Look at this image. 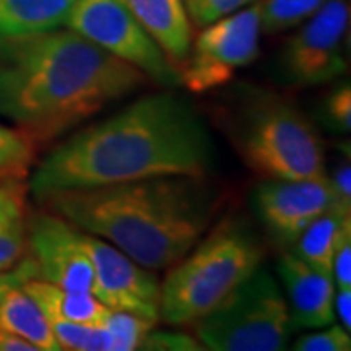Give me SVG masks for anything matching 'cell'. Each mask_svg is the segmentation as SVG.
Instances as JSON below:
<instances>
[{"label":"cell","mask_w":351,"mask_h":351,"mask_svg":"<svg viewBox=\"0 0 351 351\" xmlns=\"http://www.w3.org/2000/svg\"><path fill=\"white\" fill-rule=\"evenodd\" d=\"M100 326L112 336L113 350L133 351L141 350V343H143L145 336L154 328V322L145 320L137 314L108 308Z\"/></svg>","instance_id":"22"},{"label":"cell","mask_w":351,"mask_h":351,"mask_svg":"<svg viewBox=\"0 0 351 351\" xmlns=\"http://www.w3.org/2000/svg\"><path fill=\"white\" fill-rule=\"evenodd\" d=\"M293 350L297 351H350L351 336L346 328L332 322L324 328H316L306 336H301L293 343Z\"/></svg>","instance_id":"25"},{"label":"cell","mask_w":351,"mask_h":351,"mask_svg":"<svg viewBox=\"0 0 351 351\" xmlns=\"http://www.w3.org/2000/svg\"><path fill=\"white\" fill-rule=\"evenodd\" d=\"M287 39L277 69L281 80L295 88L328 84L348 71L346 38L350 32V0H328Z\"/></svg>","instance_id":"9"},{"label":"cell","mask_w":351,"mask_h":351,"mask_svg":"<svg viewBox=\"0 0 351 351\" xmlns=\"http://www.w3.org/2000/svg\"><path fill=\"white\" fill-rule=\"evenodd\" d=\"M84 246L94 267L92 295L112 311L137 314L156 324L160 283L152 269L138 265L119 248L94 234L84 232Z\"/></svg>","instance_id":"11"},{"label":"cell","mask_w":351,"mask_h":351,"mask_svg":"<svg viewBox=\"0 0 351 351\" xmlns=\"http://www.w3.org/2000/svg\"><path fill=\"white\" fill-rule=\"evenodd\" d=\"M332 279L336 289H351V237L343 240L332 262Z\"/></svg>","instance_id":"30"},{"label":"cell","mask_w":351,"mask_h":351,"mask_svg":"<svg viewBox=\"0 0 351 351\" xmlns=\"http://www.w3.org/2000/svg\"><path fill=\"white\" fill-rule=\"evenodd\" d=\"M322 119L330 129L338 133H350L351 129V86L350 80L339 82L322 101Z\"/></svg>","instance_id":"24"},{"label":"cell","mask_w":351,"mask_h":351,"mask_svg":"<svg viewBox=\"0 0 351 351\" xmlns=\"http://www.w3.org/2000/svg\"><path fill=\"white\" fill-rule=\"evenodd\" d=\"M53 336L64 351H115L112 336L100 324L49 320Z\"/></svg>","instance_id":"21"},{"label":"cell","mask_w":351,"mask_h":351,"mask_svg":"<svg viewBox=\"0 0 351 351\" xmlns=\"http://www.w3.org/2000/svg\"><path fill=\"white\" fill-rule=\"evenodd\" d=\"M260 38L258 0L239 12L203 25L180 69V84L191 94L225 86L258 59Z\"/></svg>","instance_id":"8"},{"label":"cell","mask_w":351,"mask_h":351,"mask_svg":"<svg viewBox=\"0 0 351 351\" xmlns=\"http://www.w3.org/2000/svg\"><path fill=\"white\" fill-rule=\"evenodd\" d=\"M64 27L138 69L158 86H180V71L121 0H76Z\"/></svg>","instance_id":"7"},{"label":"cell","mask_w":351,"mask_h":351,"mask_svg":"<svg viewBox=\"0 0 351 351\" xmlns=\"http://www.w3.org/2000/svg\"><path fill=\"white\" fill-rule=\"evenodd\" d=\"M34 156V145L18 131L0 125V176L24 178Z\"/></svg>","instance_id":"23"},{"label":"cell","mask_w":351,"mask_h":351,"mask_svg":"<svg viewBox=\"0 0 351 351\" xmlns=\"http://www.w3.org/2000/svg\"><path fill=\"white\" fill-rule=\"evenodd\" d=\"M328 0H258L262 34L276 36L293 29L314 12H318Z\"/></svg>","instance_id":"20"},{"label":"cell","mask_w":351,"mask_h":351,"mask_svg":"<svg viewBox=\"0 0 351 351\" xmlns=\"http://www.w3.org/2000/svg\"><path fill=\"white\" fill-rule=\"evenodd\" d=\"M147 76L69 27L0 38V115L32 145L61 137Z\"/></svg>","instance_id":"2"},{"label":"cell","mask_w":351,"mask_h":351,"mask_svg":"<svg viewBox=\"0 0 351 351\" xmlns=\"http://www.w3.org/2000/svg\"><path fill=\"white\" fill-rule=\"evenodd\" d=\"M348 237H351V211L332 207L302 230L291 250L308 265L332 274L336 250Z\"/></svg>","instance_id":"16"},{"label":"cell","mask_w":351,"mask_h":351,"mask_svg":"<svg viewBox=\"0 0 351 351\" xmlns=\"http://www.w3.org/2000/svg\"><path fill=\"white\" fill-rule=\"evenodd\" d=\"M334 316H336L338 324L351 332V289H336Z\"/></svg>","instance_id":"31"},{"label":"cell","mask_w":351,"mask_h":351,"mask_svg":"<svg viewBox=\"0 0 351 351\" xmlns=\"http://www.w3.org/2000/svg\"><path fill=\"white\" fill-rule=\"evenodd\" d=\"M24 285V283H22ZM22 285L10 289L0 301V326L34 343L38 351H61L49 318Z\"/></svg>","instance_id":"19"},{"label":"cell","mask_w":351,"mask_h":351,"mask_svg":"<svg viewBox=\"0 0 351 351\" xmlns=\"http://www.w3.org/2000/svg\"><path fill=\"white\" fill-rule=\"evenodd\" d=\"M27 191L22 178L0 180V271L14 267L27 250Z\"/></svg>","instance_id":"15"},{"label":"cell","mask_w":351,"mask_h":351,"mask_svg":"<svg viewBox=\"0 0 351 351\" xmlns=\"http://www.w3.org/2000/svg\"><path fill=\"white\" fill-rule=\"evenodd\" d=\"M193 326L213 351L285 350L295 330L285 295L262 265Z\"/></svg>","instance_id":"6"},{"label":"cell","mask_w":351,"mask_h":351,"mask_svg":"<svg viewBox=\"0 0 351 351\" xmlns=\"http://www.w3.org/2000/svg\"><path fill=\"white\" fill-rule=\"evenodd\" d=\"M232 143L244 164L263 180L326 174L324 145L313 121L274 92H254L240 104Z\"/></svg>","instance_id":"5"},{"label":"cell","mask_w":351,"mask_h":351,"mask_svg":"<svg viewBox=\"0 0 351 351\" xmlns=\"http://www.w3.org/2000/svg\"><path fill=\"white\" fill-rule=\"evenodd\" d=\"M346 158H339L332 176H328L334 193H336V207L343 211H351V166H350V151L343 154Z\"/></svg>","instance_id":"28"},{"label":"cell","mask_w":351,"mask_h":351,"mask_svg":"<svg viewBox=\"0 0 351 351\" xmlns=\"http://www.w3.org/2000/svg\"><path fill=\"white\" fill-rule=\"evenodd\" d=\"M262 260V240L250 223L234 215L225 217L168 267L158 318L170 326L195 324L248 279Z\"/></svg>","instance_id":"4"},{"label":"cell","mask_w":351,"mask_h":351,"mask_svg":"<svg viewBox=\"0 0 351 351\" xmlns=\"http://www.w3.org/2000/svg\"><path fill=\"white\" fill-rule=\"evenodd\" d=\"M76 0H0V38H22L64 27Z\"/></svg>","instance_id":"17"},{"label":"cell","mask_w":351,"mask_h":351,"mask_svg":"<svg viewBox=\"0 0 351 351\" xmlns=\"http://www.w3.org/2000/svg\"><path fill=\"white\" fill-rule=\"evenodd\" d=\"M27 250L38 265L39 279L78 293L94 291V267L84 246V232L61 215L29 217Z\"/></svg>","instance_id":"12"},{"label":"cell","mask_w":351,"mask_h":351,"mask_svg":"<svg viewBox=\"0 0 351 351\" xmlns=\"http://www.w3.org/2000/svg\"><path fill=\"white\" fill-rule=\"evenodd\" d=\"M34 277H38V265L34 263L32 256H24L14 267L0 271V301L10 289L18 287Z\"/></svg>","instance_id":"29"},{"label":"cell","mask_w":351,"mask_h":351,"mask_svg":"<svg viewBox=\"0 0 351 351\" xmlns=\"http://www.w3.org/2000/svg\"><path fill=\"white\" fill-rule=\"evenodd\" d=\"M213 164V138L193 104L176 92H160L76 127L36 166L27 188L41 201L64 189L207 176Z\"/></svg>","instance_id":"1"},{"label":"cell","mask_w":351,"mask_h":351,"mask_svg":"<svg viewBox=\"0 0 351 351\" xmlns=\"http://www.w3.org/2000/svg\"><path fill=\"white\" fill-rule=\"evenodd\" d=\"M141 350H158V351H197L203 350L199 341L188 338L184 334H172V332H149Z\"/></svg>","instance_id":"27"},{"label":"cell","mask_w":351,"mask_h":351,"mask_svg":"<svg viewBox=\"0 0 351 351\" xmlns=\"http://www.w3.org/2000/svg\"><path fill=\"white\" fill-rule=\"evenodd\" d=\"M121 2L180 71L191 47V24L184 0H121Z\"/></svg>","instance_id":"14"},{"label":"cell","mask_w":351,"mask_h":351,"mask_svg":"<svg viewBox=\"0 0 351 351\" xmlns=\"http://www.w3.org/2000/svg\"><path fill=\"white\" fill-rule=\"evenodd\" d=\"M0 351H38L34 343L0 326Z\"/></svg>","instance_id":"32"},{"label":"cell","mask_w":351,"mask_h":351,"mask_svg":"<svg viewBox=\"0 0 351 351\" xmlns=\"http://www.w3.org/2000/svg\"><path fill=\"white\" fill-rule=\"evenodd\" d=\"M336 207L328 174L299 180H263L254 191V211L277 246L291 248L316 217Z\"/></svg>","instance_id":"10"},{"label":"cell","mask_w":351,"mask_h":351,"mask_svg":"<svg viewBox=\"0 0 351 351\" xmlns=\"http://www.w3.org/2000/svg\"><path fill=\"white\" fill-rule=\"evenodd\" d=\"M82 232L113 244L147 269H168L207 232L219 193L205 176H160L43 197Z\"/></svg>","instance_id":"3"},{"label":"cell","mask_w":351,"mask_h":351,"mask_svg":"<svg viewBox=\"0 0 351 351\" xmlns=\"http://www.w3.org/2000/svg\"><path fill=\"white\" fill-rule=\"evenodd\" d=\"M22 287L34 301L38 302L39 308L49 320L100 324L108 313V306H104L92 293H78V291L61 289L39 279V277L27 279Z\"/></svg>","instance_id":"18"},{"label":"cell","mask_w":351,"mask_h":351,"mask_svg":"<svg viewBox=\"0 0 351 351\" xmlns=\"http://www.w3.org/2000/svg\"><path fill=\"white\" fill-rule=\"evenodd\" d=\"M256 0H184L189 22L203 27L228 14L239 12L242 8L254 4Z\"/></svg>","instance_id":"26"},{"label":"cell","mask_w":351,"mask_h":351,"mask_svg":"<svg viewBox=\"0 0 351 351\" xmlns=\"http://www.w3.org/2000/svg\"><path fill=\"white\" fill-rule=\"evenodd\" d=\"M277 271L287 293L285 299L295 328H324L336 322L332 274L308 265L293 250L281 254Z\"/></svg>","instance_id":"13"}]
</instances>
